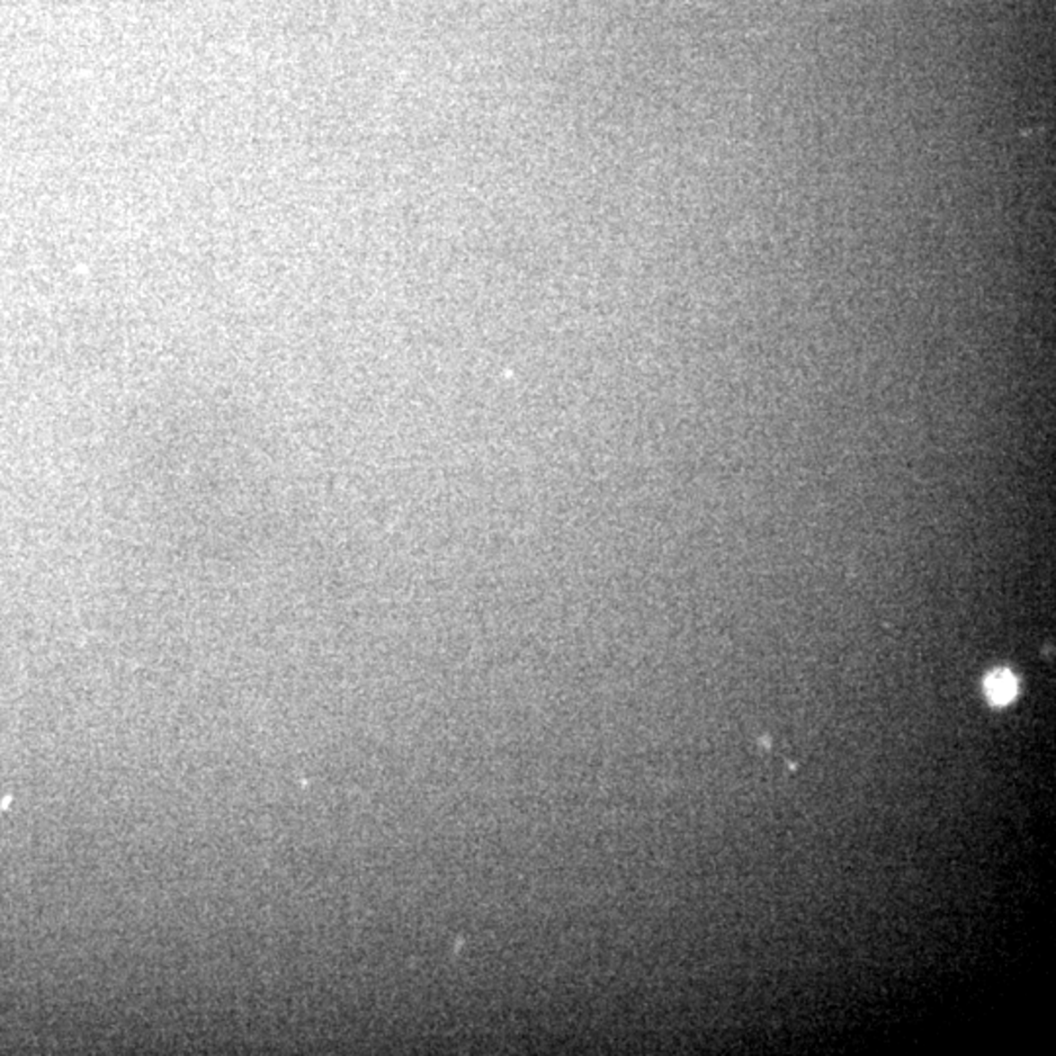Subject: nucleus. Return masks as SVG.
Returning a JSON list of instances; mask_svg holds the SVG:
<instances>
[{
    "mask_svg": "<svg viewBox=\"0 0 1056 1056\" xmlns=\"http://www.w3.org/2000/svg\"><path fill=\"white\" fill-rule=\"evenodd\" d=\"M984 691L992 704L1006 706L1017 696L1019 683L1009 669H996L984 679Z\"/></svg>",
    "mask_w": 1056,
    "mask_h": 1056,
    "instance_id": "nucleus-1",
    "label": "nucleus"
}]
</instances>
